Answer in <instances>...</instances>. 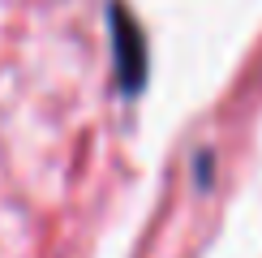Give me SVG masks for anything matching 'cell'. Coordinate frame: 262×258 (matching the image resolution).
I'll return each mask as SVG.
<instances>
[{
  "instance_id": "6da1fadb",
  "label": "cell",
  "mask_w": 262,
  "mask_h": 258,
  "mask_svg": "<svg viewBox=\"0 0 262 258\" xmlns=\"http://www.w3.org/2000/svg\"><path fill=\"white\" fill-rule=\"evenodd\" d=\"M107 35H112V69H116V91L125 99L142 95V86L150 78V48L142 35L138 17L129 13V5L107 0Z\"/></svg>"
}]
</instances>
